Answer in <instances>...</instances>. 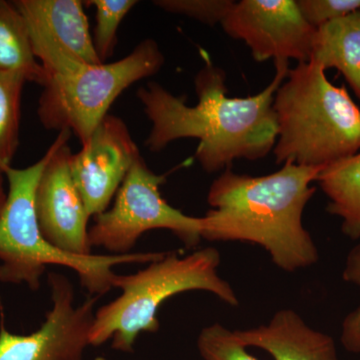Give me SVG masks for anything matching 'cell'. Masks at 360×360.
I'll return each mask as SVG.
<instances>
[{
  "label": "cell",
  "instance_id": "15",
  "mask_svg": "<svg viewBox=\"0 0 360 360\" xmlns=\"http://www.w3.org/2000/svg\"><path fill=\"white\" fill-rule=\"evenodd\" d=\"M328 196L326 212L341 219V231L352 240L360 238V151L326 165L317 175Z\"/></svg>",
  "mask_w": 360,
  "mask_h": 360
},
{
  "label": "cell",
  "instance_id": "5",
  "mask_svg": "<svg viewBox=\"0 0 360 360\" xmlns=\"http://www.w3.org/2000/svg\"><path fill=\"white\" fill-rule=\"evenodd\" d=\"M46 153L30 167H9L4 172L8 191L0 214V281L25 284L39 290L47 265H61L77 272L80 283L89 295H106L112 288V267L120 264H150L165 252L127 255H91L77 257L51 245L40 231L34 196L42 170L49 160Z\"/></svg>",
  "mask_w": 360,
  "mask_h": 360
},
{
  "label": "cell",
  "instance_id": "10",
  "mask_svg": "<svg viewBox=\"0 0 360 360\" xmlns=\"http://www.w3.org/2000/svg\"><path fill=\"white\" fill-rule=\"evenodd\" d=\"M221 26L229 37L248 45L257 63H307L316 32L303 18L296 0H241Z\"/></svg>",
  "mask_w": 360,
  "mask_h": 360
},
{
  "label": "cell",
  "instance_id": "8",
  "mask_svg": "<svg viewBox=\"0 0 360 360\" xmlns=\"http://www.w3.org/2000/svg\"><path fill=\"white\" fill-rule=\"evenodd\" d=\"M49 284L52 307L37 330L20 335L0 328V360H84L99 296L77 305L68 277L51 272Z\"/></svg>",
  "mask_w": 360,
  "mask_h": 360
},
{
  "label": "cell",
  "instance_id": "9",
  "mask_svg": "<svg viewBox=\"0 0 360 360\" xmlns=\"http://www.w3.org/2000/svg\"><path fill=\"white\" fill-rule=\"evenodd\" d=\"M47 79L101 65L80 0H14Z\"/></svg>",
  "mask_w": 360,
  "mask_h": 360
},
{
  "label": "cell",
  "instance_id": "17",
  "mask_svg": "<svg viewBox=\"0 0 360 360\" xmlns=\"http://www.w3.org/2000/svg\"><path fill=\"white\" fill-rule=\"evenodd\" d=\"M15 73L0 72V170L6 172L20 146L21 99L26 84Z\"/></svg>",
  "mask_w": 360,
  "mask_h": 360
},
{
  "label": "cell",
  "instance_id": "14",
  "mask_svg": "<svg viewBox=\"0 0 360 360\" xmlns=\"http://www.w3.org/2000/svg\"><path fill=\"white\" fill-rule=\"evenodd\" d=\"M310 59L341 73L360 101V11L316 28Z\"/></svg>",
  "mask_w": 360,
  "mask_h": 360
},
{
  "label": "cell",
  "instance_id": "13",
  "mask_svg": "<svg viewBox=\"0 0 360 360\" xmlns=\"http://www.w3.org/2000/svg\"><path fill=\"white\" fill-rule=\"evenodd\" d=\"M233 333L245 347L264 349L274 360H340L333 338L310 328L292 309L278 310L264 326Z\"/></svg>",
  "mask_w": 360,
  "mask_h": 360
},
{
  "label": "cell",
  "instance_id": "11",
  "mask_svg": "<svg viewBox=\"0 0 360 360\" xmlns=\"http://www.w3.org/2000/svg\"><path fill=\"white\" fill-rule=\"evenodd\" d=\"M70 130L58 132L35 191L40 231L51 245L77 257L94 255L89 245V214L70 174Z\"/></svg>",
  "mask_w": 360,
  "mask_h": 360
},
{
  "label": "cell",
  "instance_id": "20",
  "mask_svg": "<svg viewBox=\"0 0 360 360\" xmlns=\"http://www.w3.org/2000/svg\"><path fill=\"white\" fill-rule=\"evenodd\" d=\"M236 1L233 0H155L153 4L168 13L184 15L205 23L221 25Z\"/></svg>",
  "mask_w": 360,
  "mask_h": 360
},
{
  "label": "cell",
  "instance_id": "6",
  "mask_svg": "<svg viewBox=\"0 0 360 360\" xmlns=\"http://www.w3.org/2000/svg\"><path fill=\"white\" fill-rule=\"evenodd\" d=\"M165 63L158 42L146 39L115 63L49 77L37 105L39 122L47 130H70L84 146L116 98L132 84L156 75Z\"/></svg>",
  "mask_w": 360,
  "mask_h": 360
},
{
  "label": "cell",
  "instance_id": "19",
  "mask_svg": "<svg viewBox=\"0 0 360 360\" xmlns=\"http://www.w3.org/2000/svg\"><path fill=\"white\" fill-rule=\"evenodd\" d=\"M246 348L233 331L219 322L206 326L198 338V349L203 360H258Z\"/></svg>",
  "mask_w": 360,
  "mask_h": 360
},
{
  "label": "cell",
  "instance_id": "7",
  "mask_svg": "<svg viewBox=\"0 0 360 360\" xmlns=\"http://www.w3.org/2000/svg\"><path fill=\"white\" fill-rule=\"evenodd\" d=\"M165 182V175L149 169L139 156L118 189L115 203L94 217L89 231L90 246L113 255H127L142 234L155 229L172 231L188 248L198 245L201 217H188L170 205L160 193Z\"/></svg>",
  "mask_w": 360,
  "mask_h": 360
},
{
  "label": "cell",
  "instance_id": "23",
  "mask_svg": "<svg viewBox=\"0 0 360 360\" xmlns=\"http://www.w3.org/2000/svg\"><path fill=\"white\" fill-rule=\"evenodd\" d=\"M4 176H6V174L0 170V214H1L2 210H4L7 200V193L6 187H4Z\"/></svg>",
  "mask_w": 360,
  "mask_h": 360
},
{
  "label": "cell",
  "instance_id": "4",
  "mask_svg": "<svg viewBox=\"0 0 360 360\" xmlns=\"http://www.w3.org/2000/svg\"><path fill=\"white\" fill-rule=\"evenodd\" d=\"M219 251L206 248L186 257L167 252L134 274H113L111 285L120 288L122 295L96 310L89 345L99 347L111 340L113 349L134 352L141 333L160 330L158 311L161 305L186 291H208L221 302L238 307V295L219 276Z\"/></svg>",
  "mask_w": 360,
  "mask_h": 360
},
{
  "label": "cell",
  "instance_id": "16",
  "mask_svg": "<svg viewBox=\"0 0 360 360\" xmlns=\"http://www.w3.org/2000/svg\"><path fill=\"white\" fill-rule=\"evenodd\" d=\"M0 72L44 86L47 75L33 54L27 25L13 1L0 0Z\"/></svg>",
  "mask_w": 360,
  "mask_h": 360
},
{
  "label": "cell",
  "instance_id": "24",
  "mask_svg": "<svg viewBox=\"0 0 360 360\" xmlns=\"http://www.w3.org/2000/svg\"><path fill=\"white\" fill-rule=\"evenodd\" d=\"M96 360H108V359H105V357L98 356V357H96Z\"/></svg>",
  "mask_w": 360,
  "mask_h": 360
},
{
  "label": "cell",
  "instance_id": "21",
  "mask_svg": "<svg viewBox=\"0 0 360 360\" xmlns=\"http://www.w3.org/2000/svg\"><path fill=\"white\" fill-rule=\"evenodd\" d=\"M343 281L360 288V245L348 252L342 271ZM341 345L352 354H360V305L345 317L341 326Z\"/></svg>",
  "mask_w": 360,
  "mask_h": 360
},
{
  "label": "cell",
  "instance_id": "12",
  "mask_svg": "<svg viewBox=\"0 0 360 360\" xmlns=\"http://www.w3.org/2000/svg\"><path fill=\"white\" fill-rule=\"evenodd\" d=\"M141 155L127 123L110 113L97 125L80 151L70 155L71 176L90 217L108 210Z\"/></svg>",
  "mask_w": 360,
  "mask_h": 360
},
{
  "label": "cell",
  "instance_id": "18",
  "mask_svg": "<svg viewBox=\"0 0 360 360\" xmlns=\"http://www.w3.org/2000/svg\"><path fill=\"white\" fill-rule=\"evenodd\" d=\"M86 6L96 8V27L92 34L99 60L108 63L117 44V30L125 16L139 1L136 0H87Z\"/></svg>",
  "mask_w": 360,
  "mask_h": 360
},
{
  "label": "cell",
  "instance_id": "3",
  "mask_svg": "<svg viewBox=\"0 0 360 360\" xmlns=\"http://www.w3.org/2000/svg\"><path fill=\"white\" fill-rule=\"evenodd\" d=\"M277 89L274 110L276 163L326 167L360 151V108L347 87L329 82L310 59L290 68Z\"/></svg>",
  "mask_w": 360,
  "mask_h": 360
},
{
  "label": "cell",
  "instance_id": "1",
  "mask_svg": "<svg viewBox=\"0 0 360 360\" xmlns=\"http://www.w3.org/2000/svg\"><path fill=\"white\" fill-rule=\"evenodd\" d=\"M274 65V79L257 96L229 97L225 71L205 58L194 78L193 106L158 82L139 87L137 98L151 122L146 148L160 153L179 139H198L195 158L207 174L224 172L236 160L265 158L277 139L274 96L290 70L288 61Z\"/></svg>",
  "mask_w": 360,
  "mask_h": 360
},
{
  "label": "cell",
  "instance_id": "2",
  "mask_svg": "<svg viewBox=\"0 0 360 360\" xmlns=\"http://www.w3.org/2000/svg\"><path fill=\"white\" fill-rule=\"evenodd\" d=\"M324 167L288 161L278 172L257 177L227 168L208 191L212 210L201 217V238L255 243L284 271L316 264L319 250L302 215L316 191L310 184Z\"/></svg>",
  "mask_w": 360,
  "mask_h": 360
},
{
  "label": "cell",
  "instance_id": "22",
  "mask_svg": "<svg viewBox=\"0 0 360 360\" xmlns=\"http://www.w3.org/2000/svg\"><path fill=\"white\" fill-rule=\"evenodd\" d=\"M296 4L303 18L315 30L360 11V0H296Z\"/></svg>",
  "mask_w": 360,
  "mask_h": 360
}]
</instances>
